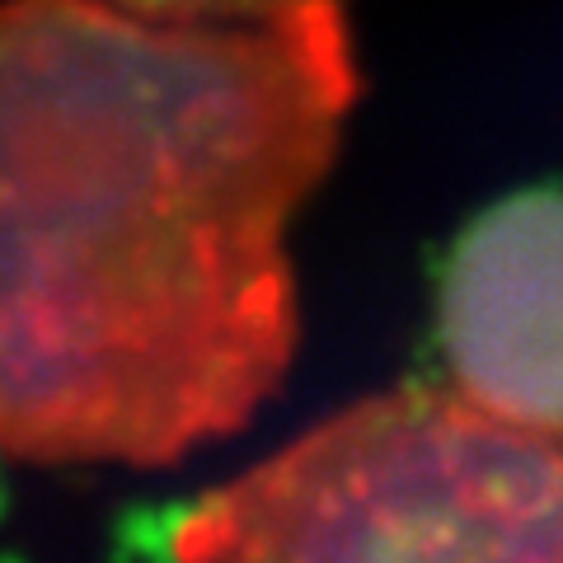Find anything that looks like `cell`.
Returning a JSON list of instances; mask_svg holds the SVG:
<instances>
[{"mask_svg": "<svg viewBox=\"0 0 563 563\" xmlns=\"http://www.w3.org/2000/svg\"><path fill=\"white\" fill-rule=\"evenodd\" d=\"M357 103L343 5L0 0V455L155 470L291 372V221Z\"/></svg>", "mask_w": 563, "mask_h": 563, "instance_id": "6da1fadb", "label": "cell"}, {"mask_svg": "<svg viewBox=\"0 0 563 563\" xmlns=\"http://www.w3.org/2000/svg\"><path fill=\"white\" fill-rule=\"evenodd\" d=\"M179 563H563V432L451 385H399L329 413L211 488Z\"/></svg>", "mask_w": 563, "mask_h": 563, "instance_id": "7a4b0ae2", "label": "cell"}, {"mask_svg": "<svg viewBox=\"0 0 563 563\" xmlns=\"http://www.w3.org/2000/svg\"><path fill=\"white\" fill-rule=\"evenodd\" d=\"M451 390L563 432V192L493 202L455 240L437 306Z\"/></svg>", "mask_w": 563, "mask_h": 563, "instance_id": "3957f363", "label": "cell"}, {"mask_svg": "<svg viewBox=\"0 0 563 563\" xmlns=\"http://www.w3.org/2000/svg\"><path fill=\"white\" fill-rule=\"evenodd\" d=\"M103 5L174 24H254V20H282V14L343 5V0H103Z\"/></svg>", "mask_w": 563, "mask_h": 563, "instance_id": "277c9868", "label": "cell"}]
</instances>
